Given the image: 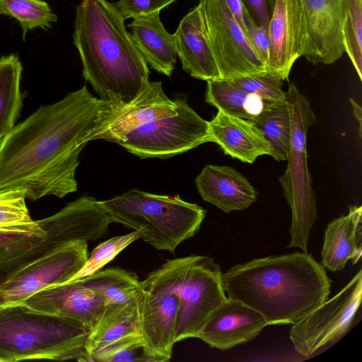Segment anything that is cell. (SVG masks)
Instances as JSON below:
<instances>
[{"mask_svg": "<svg viewBox=\"0 0 362 362\" xmlns=\"http://www.w3.org/2000/svg\"><path fill=\"white\" fill-rule=\"evenodd\" d=\"M102 103L84 85L15 125L0 145V191L21 189L31 201L77 191L83 139Z\"/></svg>", "mask_w": 362, "mask_h": 362, "instance_id": "6da1fadb", "label": "cell"}, {"mask_svg": "<svg viewBox=\"0 0 362 362\" xmlns=\"http://www.w3.org/2000/svg\"><path fill=\"white\" fill-rule=\"evenodd\" d=\"M228 298L260 313L269 325L294 324L329 298L331 279L308 252L257 258L222 273Z\"/></svg>", "mask_w": 362, "mask_h": 362, "instance_id": "7a4b0ae2", "label": "cell"}, {"mask_svg": "<svg viewBox=\"0 0 362 362\" xmlns=\"http://www.w3.org/2000/svg\"><path fill=\"white\" fill-rule=\"evenodd\" d=\"M124 21L107 0H83L76 11L73 38L83 76L105 102H128L150 81Z\"/></svg>", "mask_w": 362, "mask_h": 362, "instance_id": "3957f363", "label": "cell"}, {"mask_svg": "<svg viewBox=\"0 0 362 362\" xmlns=\"http://www.w3.org/2000/svg\"><path fill=\"white\" fill-rule=\"evenodd\" d=\"M90 332L76 320L37 311L22 303L0 306V362L88 361Z\"/></svg>", "mask_w": 362, "mask_h": 362, "instance_id": "277c9868", "label": "cell"}, {"mask_svg": "<svg viewBox=\"0 0 362 362\" xmlns=\"http://www.w3.org/2000/svg\"><path fill=\"white\" fill-rule=\"evenodd\" d=\"M99 202L112 223L137 231L154 248L173 253L198 232L206 216L204 209L184 201L178 194L161 195L132 189Z\"/></svg>", "mask_w": 362, "mask_h": 362, "instance_id": "5b68a950", "label": "cell"}, {"mask_svg": "<svg viewBox=\"0 0 362 362\" xmlns=\"http://www.w3.org/2000/svg\"><path fill=\"white\" fill-rule=\"evenodd\" d=\"M286 102L291 120V144L287 167L279 180L292 214L288 247H299L308 252L310 233L317 218V205L307 162V134L317 118L309 100L294 83H289Z\"/></svg>", "mask_w": 362, "mask_h": 362, "instance_id": "8992f818", "label": "cell"}, {"mask_svg": "<svg viewBox=\"0 0 362 362\" xmlns=\"http://www.w3.org/2000/svg\"><path fill=\"white\" fill-rule=\"evenodd\" d=\"M193 257L168 259L141 281L140 329L151 362L168 361L172 356L179 293Z\"/></svg>", "mask_w": 362, "mask_h": 362, "instance_id": "52a82bcc", "label": "cell"}, {"mask_svg": "<svg viewBox=\"0 0 362 362\" xmlns=\"http://www.w3.org/2000/svg\"><path fill=\"white\" fill-rule=\"evenodd\" d=\"M45 235L14 259L0 263V283L22 267L76 241L100 239L112 221L100 202L83 195L49 217L37 220Z\"/></svg>", "mask_w": 362, "mask_h": 362, "instance_id": "ba28073f", "label": "cell"}, {"mask_svg": "<svg viewBox=\"0 0 362 362\" xmlns=\"http://www.w3.org/2000/svg\"><path fill=\"white\" fill-rule=\"evenodd\" d=\"M174 100L176 115L142 125L117 144L141 158H168L210 142L209 121L189 106L185 95Z\"/></svg>", "mask_w": 362, "mask_h": 362, "instance_id": "9c48e42d", "label": "cell"}, {"mask_svg": "<svg viewBox=\"0 0 362 362\" xmlns=\"http://www.w3.org/2000/svg\"><path fill=\"white\" fill-rule=\"evenodd\" d=\"M198 6L219 79L267 71L224 0H200Z\"/></svg>", "mask_w": 362, "mask_h": 362, "instance_id": "30bf717a", "label": "cell"}, {"mask_svg": "<svg viewBox=\"0 0 362 362\" xmlns=\"http://www.w3.org/2000/svg\"><path fill=\"white\" fill-rule=\"evenodd\" d=\"M361 300L360 269L334 297L292 324L289 337L296 352L310 356L345 335L351 329Z\"/></svg>", "mask_w": 362, "mask_h": 362, "instance_id": "8fae6325", "label": "cell"}, {"mask_svg": "<svg viewBox=\"0 0 362 362\" xmlns=\"http://www.w3.org/2000/svg\"><path fill=\"white\" fill-rule=\"evenodd\" d=\"M177 113V103L165 93L162 83L149 81L128 102L103 100L95 124L83 142L102 139L119 144L142 125Z\"/></svg>", "mask_w": 362, "mask_h": 362, "instance_id": "7c38bea8", "label": "cell"}, {"mask_svg": "<svg viewBox=\"0 0 362 362\" xmlns=\"http://www.w3.org/2000/svg\"><path fill=\"white\" fill-rule=\"evenodd\" d=\"M221 276L214 259L194 255L179 293L175 343L197 338L212 312L228 298Z\"/></svg>", "mask_w": 362, "mask_h": 362, "instance_id": "4fadbf2b", "label": "cell"}, {"mask_svg": "<svg viewBox=\"0 0 362 362\" xmlns=\"http://www.w3.org/2000/svg\"><path fill=\"white\" fill-rule=\"evenodd\" d=\"M88 258L87 242L76 241L22 267L0 283V306L22 303L43 288L69 281Z\"/></svg>", "mask_w": 362, "mask_h": 362, "instance_id": "5bb4252c", "label": "cell"}, {"mask_svg": "<svg viewBox=\"0 0 362 362\" xmlns=\"http://www.w3.org/2000/svg\"><path fill=\"white\" fill-rule=\"evenodd\" d=\"M303 28L302 57L314 65L332 64L344 53L346 0H296Z\"/></svg>", "mask_w": 362, "mask_h": 362, "instance_id": "9a60e30c", "label": "cell"}, {"mask_svg": "<svg viewBox=\"0 0 362 362\" xmlns=\"http://www.w3.org/2000/svg\"><path fill=\"white\" fill-rule=\"evenodd\" d=\"M30 309L76 320L91 330L105 308L103 298L80 280L43 288L22 302Z\"/></svg>", "mask_w": 362, "mask_h": 362, "instance_id": "2e32d148", "label": "cell"}, {"mask_svg": "<svg viewBox=\"0 0 362 362\" xmlns=\"http://www.w3.org/2000/svg\"><path fill=\"white\" fill-rule=\"evenodd\" d=\"M267 325L257 311L228 298L212 312L197 338L211 347L227 350L254 339Z\"/></svg>", "mask_w": 362, "mask_h": 362, "instance_id": "e0dca14e", "label": "cell"}, {"mask_svg": "<svg viewBox=\"0 0 362 362\" xmlns=\"http://www.w3.org/2000/svg\"><path fill=\"white\" fill-rule=\"evenodd\" d=\"M269 59L266 70L287 79L295 62L302 57L303 28L296 0H276L268 26Z\"/></svg>", "mask_w": 362, "mask_h": 362, "instance_id": "ac0fdd59", "label": "cell"}, {"mask_svg": "<svg viewBox=\"0 0 362 362\" xmlns=\"http://www.w3.org/2000/svg\"><path fill=\"white\" fill-rule=\"evenodd\" d=\"M202 199L229 214L255 202L257 192L237 170L226 165H206L195 179Z\"/></svg>", "mask_w": 362, "mask_h": 362, "instance_id": "d6986e66", "label": "cell"}, {"mask_svg": "<svg viewBox=\"0 0 362 362\" xmlns=\"http://www.w3.org/2000/svg\"><path fill=\"white\" fill-rule=\"evenodd\" d=\"M209 123L210 142L218 144L226 155L247 163L261 156L272 157L271 144L252 121L218 110Z\"/></svg>", "mask_w": 362, "mask_h": 362, "instance_id": "ffe728a7", "label": "cell"}, {"mask_svg": "<svg viewBox=\"0 0 362 362\" xmlns=\"http://www.w3.org/2000/svg\"><path fill=\"white\" fill-rule=\"evenodd\" d=\"M173 35L177 54L185 71L206 81L220 78L198 5L182 18Z\"/></svg>", "mask_w": 362, "mask_h": 362, "instance_id": "44dd1931", "label": "cell"}, {"mask_svg": "<svg viewBox=\"0 0 362 362\" xmlns=\"http://www.w3.org/2000/svg\"><path fill=\"white\" fill-rule=\"evenodd\" d=\"M362 207L349 206V213L330 222L325 231L321 262L330 272L342 271L349 260L354 264L362 252Z\"/></svg>", "mask_w": 362, "mask_h": 362, "instance_id": "7402d4cb", "label": "cell"}, {"mask_svg": "<svg viewBox=\"0 0 362 362\" xmlns=\"http://www.w3.org/2000/svg\"><path fill=\"white\" fill-rule=\"evenodd\" d=\"M132 40L151 69L170 77L177 62L173 34L164 28L160 12L135 18L128 25Z\"/></svg>", "mask_w": 362, "mask_h": 362, "instance_id": "603a6c76", "label": "cell"}, {"mask_svg": "<svg viewBox=\"0 0 362 362\" xmlns=\"http://www.w3.org/2000/svg\"><path fill=\"white\" fill-rule=\"evenodd\" d=\"M139 294L125 303L105 307L87 339L86 349L88 361L95 351L105 346L129 338L142 337Z\"/></svg>", "mask_w": 362, "mask_h": 362, "instance_id": "cb8c5ba5", "label": "cell"}, {"mask_svg": "<svg viewBox=\"0 0 362 362\" xmlns=\"http://www.w3.org/2000/svg\"><path fill=\"white\" fill-rule=\"evenodd\" d=\"M206 82L205 101L230 115L252 121L269 104L274 103L245 93L229 80L214 79Z\"/></svg>", "mask_w": 362, "mask_h": 362, "instance_id": "d4e9b609", "label": "cell"}, {"mask_svg": "<svg viewBox=\"0 0 362 362\" xmlns=\"http://www.w3.org/2000/svg\"><path fill=\"white\" fill-rule=\"evenodd\" d=\"M23 66L16 54L0 58V145L15 127L23 107Z\"/></svg>", "mask_w": 362, "mask_h": 362, "instance_id": "484cf974", "label": "cell"}, {"mask_svg": "<svg viewBox=\"0 0 362 362\" xmlns=\"http://www.w3.org/2000/svg\"><path fill=\"white\" fill-rule=\"evenodd\" d=\"M78 280L98 293L105 307L125 303L136 297L141 290L138 276L120 267L99 270Z\"/></svg>", "mask_w": 362, "mask_h": 362, "instance_id": "4316f807", "label": "cell"}, {"mask_svg": "<svg viewBox=\"0 0 362 362\" xmlns=\"http://www.w3.org/2000/svg\"><path fill=\"white\" fill-rule=\"evenodd\" d=\"M252 122L262 132L277 161L286 160L291 144V120L286 100L269 104Z\"/></svg>", "mask_w": 362, "mask_h": 362, "instance_id": "83f0119b", "label": "cell"}, {"mask_svg": "<svg viewBox=\"0 0 362 362\" xmlns=\"http://www.w3.org/2000/svg\"><path fill=\"white\" fill-rule=\"evenodd\" d=\"M21 189L0 191V231L18 232L44 237L45 232L33 221Z\"/></svg>", "mask_w": 362, "mask_h": 362, "instance_id": "f1b7e54d", "label": "cell"}, {"mask_svg": "<svg viewBox=\"0 0 362 362\" xmlns=\"http://www.w3.org/2000/svg\"><path fill=\"white\" fill-rule=\"evenodd\" d=\"M0 14L10 16L20 23L23 37L35 28H51L57 21L48 4L42 0H0Z\"/></svg>", "mask_w": 362, "mask_h": 362, "instance_id": "f546056e", "label": "cell"}, {"mask_svg": "<svg viewBox=\"0 0 362 362\" xmlns=\"http://www.w3.org/2000/svg\"><path fill=\"white\" fill-rule=\"evenodd\" d=\"M344 51L362 79V0H346L343 23Z\"/></svg>", "mask_w": 362, "mask_h": 362, "instance_id": "4dcf8cb0", "label": "cell"}, {"mask_svg": "<svg viewBox=\"0 0 362 362\" xmlns=\"http://www.w3.org/2000/svg\"><path fill=\"white\" fill-rule=\"evenodd\" d=\"M139 238L140 233L134 230L101 243L92 250L84 266L67 281L83 279L100 270L127 246Z\"/></svg>", "mask_w": 362, "mask_h": 362, "instance_id": "1f68e13d", "label": "cell"}, {"mask_svg": "<svg viewBox=\"0 0 362 362\" xmlns=\"http://www.w3.org/2000/svg\"><path fill=\"white\" fill-rule=\"evenodd\" d=\"M229 81L245 93L257 95L267 102L286 100V92L282 88L284 80L267 71Z\"/></svg>", "mask_w": 362, "mask_h": 362, "instance_id": "d6a6232c", "label": "cell"}, {"mask_svg": "<svg viewBox=\"0 0 362 362\" xmlns=\"http://www.w3.org/2000/svg\"><path fill=\"white\" fill-rule=\"evenodd\" d=\"M93 362H151L141 336L129 338L110 344L95 351Z\"/></svg>", "mask_w": 362, "mask_h": 362, "instance_id": "836d02e7", "label": "cell"}, {"mask_svg": "<svg viewBox=\"0 0 362 362\" xmlns=\"http://www.w3.org/2000/svg\"><path fill=\"white\" fill-rule=\"evenodd\" d=\"M42 236L0 231V263L16 258L36 245Z\"/></svg>", "mask_w": 362, "mask_h": 362, "instance_id": "e575fe53", "label": "cell"}, {"mask_svg": "<svg viewBox=\"0 0 362 362\" xmlns=\"http://www.w3.org/2000/svg\"><path fill=\"white\" fill-rule=\"evenodd\" d=\"M175 0H118L116 7L124 19L160 12Z\"/></svg>", "mask_w": 362, "mask_h": 362, "instance_id": "d590c367", "label": "cell"}, {"mask_svg": "<svg viewBox=\"0 0 362 362\" xmlns=\"http://www.w3.org/2000/svg\"><path fill=\"white\" fill-rule=\"evenodd\" d=\"M245 22L247 38L266 67L269 50L268 32L259 25L247 13L245 16Z\"/></svg>", "mask_w": 362, "mask_h": 362, "instance_id": "8d00e7d4", "label": "cell"}, {"mask_svg": "<svg viewBox=\"0 0 362 362\" xmlns=\"http://www.w3.org/2000/svg\"><path fill=\"white\" fill-rule=\"evenodd\" d=\"M247 14L261 27L268 30L276 0H240ZM268 32V31H267Z\"/></svg>", "mask_w": 362, "mask_h": 362, "instance_id": "74e56055", "label": "cell"}, {"mask_svg": "<svg viewBox=\"0 0 362 362\" xmlns=\"http://www.w3.org/2000/svg\"><path fill=\"white\" fill-rule=\"evenodd\" d=\"M235 19L247 35L245 18L247 13L240 0H224Z\"/></svg>", "mask_w": 362, "mask_h": 362, "instance_id": "f35d334b", "label": "cell"}, {"mask_svg": "<svg viewBox=\"0 0 362 362\" xmlns=\"http://www.w3.org/2000/svg\"><path fill=\"white\" fill-rule=\"evenodd\" d=\"M349 102L351 105L353 114L356 121L358 123V134L361 137L362 133V108L352 98H349Z\"/></svg>", "mask_w": 362, "mask_h": 362, "instance_id": "ab89813d", "label": "cell"}, {"mask_svg": "<svg viewBox=\"0 0 362 362\" xmlns=\"http://www.w3.org/2000/svg\"><path fill=\"white\" fill-rule=\"evenodd\" d=\"M200 1V0H199Z\"/></svg>", "mask_w": 362, "mask_h": 362, "instance_id": "60d3db41", "label": "cell"}]
</instances>
